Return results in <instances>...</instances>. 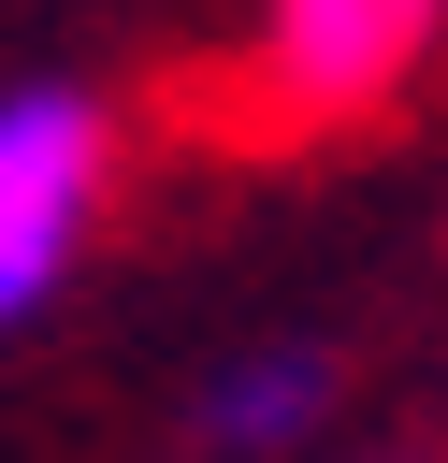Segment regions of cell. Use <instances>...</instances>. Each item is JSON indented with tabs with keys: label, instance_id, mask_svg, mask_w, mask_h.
I'll list each match as a JSON object with an SVG mask.
<instances>
[{
	"label": "cell",
	"instance_id": "1",
	"mask_svg": "<svg viewBox=\"0 0 448 463\" xmlns=\"http://www.w3.org/2000/svg\"><path fill=\"white\" fill-rule=\"evenodd\" d=\"M101 159H116V130H101V101H87L72 72L0 87V333H14L29 304H58V275L87 260Z\"/></svg>",
	"mask_w": 448,
	"mask_h": 463
},
{
	"label": "cell",
	"instance_id": "2",
	"mask_svg": "<svg viewBox=\"0 0 448 463\" xmlns=\"http://www.w3.org/2000/svg\"><path fill=\"white\" fill-rule=\"evenodd\" d=\"M448 43V0H260V116H303V130H332V116H376L419 58Z\"/></svg>",
	"mask_w": 448,
	"mask_h": 463
},
{
	"label": "cell",
	"instance_id": "3",
	"mask_svg": "<svg viewBox=\"0 0 448 463\" xmlns=\"http://www.w3.org/2000/svg\"><path fill=\"white\" fill-rule=\"evenodd\" d=\"M318 420H332V347H246V362H217L202 405H188V434H202L217 463H275V449H303Z\"/></svg>",
	"mask_w": 448,
	"mask_h": 463
}]
</instances>
